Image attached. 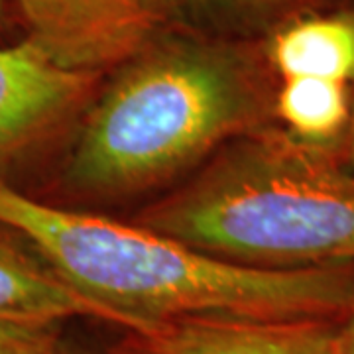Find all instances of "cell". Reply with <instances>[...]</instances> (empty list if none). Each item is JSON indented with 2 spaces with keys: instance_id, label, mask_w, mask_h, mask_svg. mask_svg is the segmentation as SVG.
<instances>
[{
  "instance_id": "30bf717a",
  "label": "cell",
  "mask_w": 354,
  "mask_h": 354,
  "mask_svg": "<svg viewBox=\"0 0 354 354\" xmlns=\"http://www.w3.org/2000/svg\"><path fill=\"white\" fill-rule=\"evenodd\" d=\"M185 22L228 38L260 39L291 16L337 0H177Z\"/></svg>"
},
{
  "instance_id": "277c9868",
  "label": "cell",
  "mask_w": 354,
  "mask_h": 354,
  "mask_svg": "<svg viewBox=\"0 0 354 354\" xmlns=\"http://www.w3.org/2000/svg\"><path fill=\"white\" fill-rule=\"evenodd\" d=\"M24 41L59 67L99 73L185 22L177 0H8Z\"/></svg>"
},
{
  "instance_id": "7c38bea8",
  "label": "cell",
  "mask_w": 354,
  "mask_h": 354,
  "mask_svg": "<svg viewBox=\"0 0 354 354\" xmlns=\"http://www.w3.org/2000/svg\"><path fill=\"white\" fill-rule=\"evenodd\" d=\"M339 354H354V304L339 325Z\"/></svg>"
},
{
  "instance_id": "5b68a950",
  "label": "cell",
  "mask_w": 354,
  "mask_h": 354,
  "mask_svg": "<svg viewBox=\"0 0 354 354\" xmlns=\"http://www.w3.org/2000/svg\"><path fill=\"white\" fill-rule=\"evenodd\" d=\"M99 73L59 67L24 39L0 48V179L50 146L85 113Z\"/></svg>"
},
{
  "instance_id": "8fae6325",
  "label": "cell",
  "mask_w": 354,
  "mask_h": 354,
  "mask_svg": "<svg viewBox=\"0 0 354 354\" xmlns=\"http://www.w3.org/2000/svg\"><path fill=\"white\" fill-rule=\"evenodd\" d=\"M57 327H32L0 321V354H53Z\"/></svg>"
},
{
  "instance_id": "8992f818",
  "label": "cell",
  "mask_w": 354,
  "mask_h": 354,
  "mask_svg": "<svg viewBox=\"0 0 354 354\" xmlns=\"http://www.w3.org/2000/svg\"><path fill=\"white\" fill-rule=\"evenodd\" d=\"M342 319V317H341ZM341 319L191 315L124 329L116 354H339Z\"/></svg>"
},
{
  "instance_id": "5bb4252c",
  "label": "cell",
  "mask_w": 354,
  "mask_h": 354,
  "mask_svg": "<svg viewBox=\"0 0 354 354\" xmlns=\"http://www.w3.org/2000/svg\"><path fill=\"white\" fill-rule=\"evenodd\" d=\"M346 152H348V164L354 167V99H353V114H351V124L346 130Z\"/></svg>"
},
{
  "instance_id": "4fadbf2b",
  "label": "cell",
  "mask_w": 354,
  "mask_h": 354,
  "mask_svg": "<svg viewBox=\"0 0 354 354\" xmlns=\"http://www.w3.org/2000/svg\"><path fill=\"white\" fill-rule=\"evenodd\" d=\"M53 354H102L97 353V351H91V348H85V346H81V344H75V342L71 341H65V339H57V344H55V353ZM111 354H116L113 351Z\"/></svg>"
},
{
  "instance_id": "9a60e30c",
  "label": "cell",
  "mask_w": 354,
  "mask_h": 354,
  "mask_svg": "<svg viewBox=\"0 0 354 354\" xmlns=\"http://www.w3.org/2000/svg\"><path fill=\"white\" fill-rule=\"evenodd\" d=\"M10 20H12V12H10L8 0H0V32L8 26Z\"/></svg>"
},
{
  "instance_id": "6da1fadb",
  "label": "cell",
  "mask_w": 354,
  "mask_h": 354,
  "mask_svg": "<svg viewBox=\"0 0 354 354\" xmlns=\"http://www.w3.org/2000/svg\"><path fill=\"white\" fill-rule=\"evenodd\" d=\"M260 41L181 22L118 65L79 118L65 185L87 199L160 187L274 116Z\"/></svg>"
},
{
  "instance_id": "3957f363",
  "label": "cell",
  "mask_w": 354,
  "mask_h": 354,
  "mask_svg": "<svg viewBox=\"0 0 354 354\" xmlns=\"http://www.w3.org/2000/svg\"><path fill=\"white\" fill-rule=\"evenodd\" d=\"M136 223L239 264H354V176L323 148L262 128L221 148Z\"/></svg>"
},
{
  "instance_id": "9c48e42d",
  "label": "cell",
  "mask_w": 354,
  "mask_h": 354,
  "mask_svg": "<svg viewBox=\"0 0 354 354\" xmlns=\"http://www.w3.org/2000/svg\"><path fill=\"white\" fill-rule=\"evenodd\" d=\"M353 114V99L348 83L291 77L281 79L274 93V116L283 130L295 140L325 148L348 130Z\"/></svg>"
},
{
  "instance_id": "ba28073f",
  "label": "cell",
  "mask_w": 354,
  "mask_h": 354,
  "mask_svg": "<svg viewBox=\"0 0 354 354\" xmlns=\"http://www.w3.org/2000/svg\"><path fill=\"white\" fill-rule=\"evenodd\" d=\"M279 79L354 81V6H325L291 16L258 39Z\"/></svg>"
},
{
  "instance_id": "52a82bcc",
  "label": "cell",
  "mask_w": 354,
  "mask_h": 354,
  "mask_svg": "<svg viewBox=\"0 0 354 354\" xmlns=\"http://www.w3.org/2000/svg\"><path fill=\"white\" fill-rule=\"evenodd\" d=\"M77 317L127 329L122 317L71 288L30 242L0 225V321L59 327Z\"/></svg>"
},
{
  "instance_id": "7a4b0ae2",
  "label": "cell",
  "mask_w": 354,
  "mask_h": 354,
  "mask_svg": "<svg viewBox=\"0 0 354 354\" xmlns=\"http://www.w3.org/2000/svg\"><path fill=\"white\" fill-rule=\"evenodd\" d=\"M0 225L71 288L122 317L127 329L191 315L341 319L354 304V264L228 262L140 223L41 203L2 179Z\"/></svg>"
}]
</instances>
